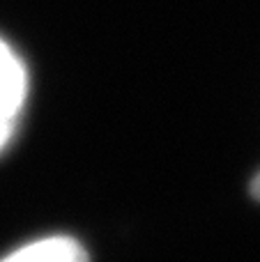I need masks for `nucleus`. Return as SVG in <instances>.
<instances>
[{
  "mask_svg": "<svg viewBox=\"0 0 260 262\" xmlns=\"http://www.w3.org/2000/svg\"><path fill=\"white\" fill-rule=\"evenodd\" d=\"M0 262H90V258L76 239L60 235L21 246Z\"/></svg>",
  "mask_w": 260,
  "mask_h": 262,
  "instance_id": "nucleus-2",
  "label": "nucleus"
},
{
  "mask_svg": "<svg viewBox=\"0 0 260 262\" xmlns=\"http://www.w3.org/2000/svg\"><path fill=\"white\" fill-rule=\"evenodd\" d=\"M28 92V76L21 58L0 39V115L16 120Z\"/></svg>",
  "mask_w": 260,
  "mask_h": 262,
  "instance_id": "nucleus-1",
  "label": "nucleus"
},
{
  "mask_svg": "<svg viewBox=\"0 0 260 262\" xmlns=\"http://www.w3.org/2000/svg\"><path fill=\"white\" fill-rule=\"evenodd\" d=\"M14 129H16V120L0 115V152L9 145V140H12V136H14Z\"/></svg>",
  "mask_w": 260,
  "mask_h": 262,
  "instance_id": "nucleus-3",
  "label": "nucleus"
},
{
  "mask_svg": "<svg viewBox=\"0 0 260 262\" xmlns=\"http://www.w3.org/2000/svg\"><path fill=\"white\" fill-rule=\"evenodd\" d=\"M251 195L256 200H260V172L253 177V182H251Z\"/></svg>",
  "mask_w": 260,
  "mask_h": 262,
  "instance_id": "nucleus-4",
  "label": "nucleus"
}]
</instances>
